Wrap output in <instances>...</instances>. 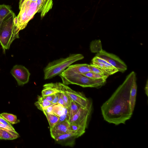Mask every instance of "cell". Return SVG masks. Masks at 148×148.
Returning a JSON list of instances; mask_svg holds the SVG:
<instances>
[{
    "mask_svg": "<svg viewBox=\"0 0 148 148\" xmlns=\"http://www.w3.org/2000/svg\"><path fill=\"white\" fill-rule=\"evenodd\" d=\"M135 73L132 71L126 77L109 98L101 107V113L104 120L110 123L118 125L125 124L132 117L130 97L131 89Z\"/></svg>",
    "mask_w": 148,
    "mask_h": 148,
    "instance_id": "6da1fadb",
    "label": "cell"
},
{
    "mask_svg": "<svg viewBox=\"0 0 148 148\" xmlns=\"http://www.w3.org/2000/svg\"><path fill=\"white\" fill-rule=\"evenodd\" d=\"M16 16L12 10L0 22V43L5 52L15 39L19 38V30L14 23Z\"/></svg>",
    "mask_w": 148,
    "mask_h": 148,
    "instance_id": "7a4b0ae2",
    "label": "cell"
},
{
    "mask_svg": "<svg viewBox=\"0 0 148 148\" xmlns=\"http://www.w3.org/2000/svg\"><path fill=\"white\" fill-rule=\"evenodd\" d=\"M81 54H71L65 58H61L49 62L44 69L45 79H51L62 73L73 63L83 59Z\"/></svg>",
    "mask_w": 148,
    "mask_h": 148,
    "instance_id": "3957f363",
    "label": "cell"
},
{
    "mask_svg": "<svg viewBox=\"0 0 148 148\" xmlns=\"http://www.w3.org/2000/svg\"><path fill=\"white\" fill-rule=\"evenodd\" d=\"M62 83L65 85H77L83 87L98 88L104 85L106 79L91 78L79 73H73L69 75H59Z\"/></svg>",
    "mask_w": 148,
    "mask_h": 148,
    "instance_id": "277c9868",
    "label": "cell"
},
{
    "mask_svg": "<svg viewBox=\"0 0 148 148\" xmlns=\"http://www.w3.org/2000/svg\"><path fill=\"white\" fill-rule=\"evenodd\" d=\"M20 11L17 16L18 28L20 31L24 29L28 22L37 12V3L33 0H25L19 8Z\"/></svg>",
    "mask_w": 148,
    "mask_h": 148,
    "instance_id": "5b68a950",
    "label": "cell"
},
{
    "mask_svg": "<svg viewBox=\"0 0 148 148\" xmlns=\"http://www.w3.org/2000/svg\"><path fill=\"white\" fill-rule=\"evenodd\" d=\"M95 56L106 61L116 68L119 71L123 73L127 69V65L119 57L113 54L108 52L103 49L97 53Z\"/></svg>",
    "mask_w": 148,
    "mask_h": 148,
    "instance_id": "8992f818",
    "label": "cell"
},
{
    "mask_svg": "<svg viewBox=\"0 0 148 148\" xmlns=\"http://www.w3.org/2000/svg\"><path fill=\"white\" fill-rule=\"evenodd\" d=\"M60 84L64 92L71 100L81 107L86 108L88 106L91 101L90 99L82 93L72 90L66 85L61 83Z\"/></svg>",
    "mask_w": 148,
    "mask_h": 148,
    "instance_id": "52a82bcc",
    "label": "cell"
},
{
    "mask_svg": "<svg viewBox=\"0 0 148 148\" xmlns=\"http://www.w3.org/2000/svg\"><path fill=\"white\" fill-rule=\"evenodd\" d=\"M92 107V102L91 101L86 108L80 107L77 113L69 121V123H75L86 128Z\"/></svg>",
    "mask_w": 148,
    "mask_h": 148,
    "instance_id": "ba28073f",
    "label": "cell"
},
{
    "mask_svg": "<svg viewBox=\"0 0 148 148\" xmlns=\"http://www.w3.org/2000/svg\"><path fill=\"white\" fill-rule=\"evenodd\" d=\"M10 73L15 78L19 86H23L29 81L30 73L24 66L16 65L11 69Z\"/></svg>",
    "mask_w": 148,
    "mask_h": 148,
    "instance_id": "9c48e42d",
    "label": "cell"
},
{
    "mask_svg": "<svg viewBox=\"0 0 148 148\" xmlns=\"http://www.w3.org/2000/svg\"><path fill=\"white\" fill-rule=\"evenodd\" d=\"M50 131L51 136L54 139L61 135L71 132L70 123L68 120L58 123L50 129Z\"/></svg>",
    "mask_w": 148,
    "mask_h": 148,
    "instance_id": "30bf717a",
    "label": "cell"
},
{
    "mask_svg": "<svg viewBox=\"0 0 148 148\" xmlns=\"http://www.w3.org/2000/svg\"><path fill=\"white\" fill-rule=\"evenodd\" d=\"M89 65V64H86L70 65L59 75H67L73 73L82 74L91 71Z\"/></svg>",
    "mask_w": 148,
    "mask_h": 148,
    "instance_id": "8fae6325",
    "label": "cell"
},
{
    "mask_svg": "<svg viewBox=\"0 0 148 148\" xmlns=\"http://www.w3.org/2000/svg\"><path fill=\"white\" fill-rule=\"evenodd\" d=\"M77 138L76 135L71 132L61 135L54 140L61 145L71 146L73 145Z\"/></svg>",
    "mask_w": 148,
    "mask_h": 148,
    "instance_id": "7c38bea8",
    "label": "cell"
},
{
    "mask_svg": "<svg viewBox=\"0 0 148 148\" xmlns=\"http://www.w3.org/2000/svg\"><path fill=\"white\" fill-rule=\"evenodd\" d=\"M37 12L40 14L42 18L52 8L53 0H37Z\"/></svg>",
    "mask_w": 148,
    "mask_h": 148,
    "instance_id": "4fadbf2b",
    "label": "cell"
},
{
    "mask_svg": "<svg viewBox=\"0 0 148 148\" xmlns=\"http://www.w3.org/2000/svg\"><path fill=\"white\" fill-rule=\"evenodd\" d=\"M61 91L59 82L46 84L43 86V89L42 91V96L55 94Z\"/></svg>",
    "mask_w": 148,
    "mask_h": 148,
    "instance_id": "5bb4252c",
    "label": "cell"
},
{
    "mask_svg": "<svg viewBox=\"0 0 148 148\" xmlns=\"http://www.w3.org/2000/svg\"><path fill=\"white\" fill-rule=\"evenodd\" d=\"M91 64L100 68L106 74L108 75H113L119 71L116 68L112 65H107L95 61H91Z\"/></svg>",
    "mask_w": 148,
    "mask_h": 148,
    "instance_id": "9a60e30c",
    "label": "cell"
},
{
    "mask_svg": "<svg viewBox=\"0 0 148 148\" xmlns=\"http://www.w3.org/2000/svg\"><path fill=\"white\" fill-rule=\"evenodd\" d=\"M19 137L18 134L16 131L0 129V140H12L16 139Z\"/></svg>",
    "mask_w": 148,
    "mask_h": 148,
    "instance_id": "2e32d148",
    "label": "cell"
},
{
    "mask_svg": "<svg viewBox=\"0 0 148 148\" xmlns=\"http://www.w3.org/2000/svg\"><path fill=\"white\" fill-rule=\"evenodd\" d=\"M137 88L136 78L133 82L130 94V104L131 110L133 112L134 111L136 103Z\"/></svg>",
    "mask_w": 148,
    "mask_h": 148,
    "instance_id": "e0dca14e",
    "label": "cell"
},
{
    "mask_svg": "<svg viewBox=\"0 0 148 148\" xmlns=\"http://www.w3.org/2000/svg\"><path fill=\"white\" fill-rule=\"evenodd\" d=\"M38 109L42 111L49 106L53 104L51 102L47 101L44 97L38 96V100L34 103Z\"/></svg>",
    "mask_w": 148,
    "mask_h": 148,
    "instance_id": "ac0fdd59",
    "label": "cell"
},
{
    "mask_svg": "<svg viewBox=\"0 0 148 148\" xmlns=\"http://www.w3.org/2000/svg\"><path fill=\"white\" fill-rule=\"evenodd\" d=\"M69 123L71 132L75 134L77 138L81 136L85 132L86 128L75 123Z\"/></svg>",
    "mask_w": 148,
    "mask_h": 148,
    "instance_id": "d6986e66",
    "label": "cell"
},
{
    "mask_svg": "<svg viewBox=\"0 0 148 148\" xmlns=\"http://www.w3.org/2000/svg\"><path fill=\"white\" fill-rule=\"evenodd\" d=\"M49 122L50 129L52 128L58 122L59 117L53 113H49L43 111Z\"/></svg>",
    "mask_w": 148,
    "mask_h": 148,
    "instance_id": "ffe728a7",
    "label": "cell"
},
{
    "mask_svg": "<svg viewBox=\"0 0 148 148\" xmlns=\"http://www.w3.org/2000/svg\"><path fill=\"white\" fill-rule=\"evenodd\" d=\"M80 107L75 102L71 99L70 107L67 109L68 121L77 113Z\"/></svg>",
    "mask_w": 148,
    "mask_h": 148,
    "instance_id": "44dd1931",
    "label": "cell"
},
{
    "mask_svg": "<svg viewBox=\"0 0 148 148\" xmlns=\"http://www.w3.org/2000/svg\"><path fill=\"white\" fill-rule=\"evenodd\" d=\"M0 115L6 121L12 124H16L20 122L19 120L17 119V116L12 114L3 113L0 114Z\"/></svg>",
    "mask_w": 148,
    "mask_h": 148,
    "instance_id": "7402d4cb",
    "label": "cell"
},
{
    "mask_svg": "<svg viewBox=\"0 0 148 148\" xmlns=\"http://www.w3.org/2000/svg\"><path fill=\"white\" fill-rule=\"evenodd\" d=\"M90 49L92 53H98L102 49V44L99 40L92 41L90 44Z\"/></svg>",
    "mask_w": 148,
    "mask_h": 148,
    "instance_id": "603a6c76",
    "label": "cell"
},
{
    "mask_svg": "<svg viewBox=\"0 0 148 148\" xmlns=\"http://www.w3.org/2000/svg\"><path fill=\"white\" fill-rule=\"evenodd\" d=\"M11 7L8 5H0V22L12 11Z\"/></svg>",
    "mask_w": 148,
    "mask_h": 148,
    "instance_id": "cb8c5ba5",
    "label": "cell"
},
{
    "mask_svg": "<svg viewBox=\"0 0 148 148\" xmlns=\"http://www.w3.org/2000/svg\"><path fill=\"white\" fill-rule=\"evenodd\" d=\"M66 108L60 104H54L53 107V113L59 117L64 113Z\"/></svg>",
    "mask_w": 148,
    "mask_h": 148,
    "instance_id": "d4e9b609",
    "label": "cell"
},
{
    "mask_svg": "<svg viewBox=\"0 0 148 148\" xmlns=\"http://www.w3.org/2000/svg\"><path fill=\"white\" fill-rule=\"evenodd\" d=\"M82 74L88 77L95 79H106L109 76L108 75L96 73L92 71L88 72Z\"/></svg>",
    "mask_w": 148,
    "mask_h": 148,
    "instance_id": "484cf974",
    "label": "cell"
},
{
    "mask_svg": "<svg viewBox=\"0 0 148 148\" xmlns=\"http://www.w3.org/2000/svg\"><path fill=\"white\" fill-rule=\"evenodd\" d=\"M59 84L61 90L60 92L61 93L62 97L66 106V108L67 109H68L70 107V105L71 99L66 95L63 90L61 85L60 82H59Z\"/></svg>",
    "mask_w": 148,
    "mask_h": 148,
    "instance_id": "4316f807",
    "label": "cell"
},
{
    "mask_svg": "<svg viewBox=\"0 0 148 148\" xmlns=\"http://www.w3.org/2000/svg\"><path fill=\"white\" fill-rule=\"evenodd\" d=\"M89 67L91 71L97 74L107 75L100 68L91 64H90L89 65Z\"/></svg>",
    "mask_w": 148,
    "mask_h": 148,
    "instance_id": "83f0119b",
    "label": "cell"
},
{
    "mask_svg": "<svg viewBox=\"0 0 148 148\" xmlns=\"http://www.w3.org/2000/svg\"><path fill=\"white\" fill-rule=\"evenodd\" d=\"M0 122L1 123L5 125L10 128L11 129L14 131H15L14 128L11 125V124L6 121L0 115Z\"/></svg>",
    "mask_w": 148,
    "mask_h": 148,
    "instance_id": "f1b7e54d",
    "label": "cell"
},
{
    "mask_svg": "<svg viewBox=\"0 0 148 148\" xmlns=\"http://www.w3.org/2000/svg\"><path fill=\"white\" fill-rule=\"evenodd\" d=\"M59 98L57 103L62 105L64 107L66 108V106L64 102V101L62 97L60 92H58Z\"/></svg>",
    "mask_w": 148,
    "mask_h": 148,
    "instance_id": "f546056e",
    "label": "cell"
},
{
    "mask_svg": "<svg viewBox=\"0 0 148 148\" xmlns=\"http://www.w3.org/2000/svg\"><path fill=\"white\" fill-rule=\"evenodd\" d=\"M54 104H52L47 108L43 111H45L49 113H53V107Z\"/></svg>",
    "mask_w": 148,
    "mask_h": 148,
    "instance_id": "4dcf8cb0",
    "label": "cell"
},
{
    "mask_svg": "<svg viewBox=\"0 0 148 148\" xmlns=\"http://www.w3.org/2000/svg\"><path fill=\"white\" fill-rule=\"evenodd\" d=\"M55 94L47 95L43 97H44L48 101L51 102L55 97Z\"/></svg>",
    "mask_w": 148,
    "mask_h": 148,
    "instance_id": "1f68e13d",
    "label": "cell"
},
{
    "mask_svg": "<svg viewBox=\"0 0 148 148\" xmlns=\"http://www.w3.org/2000/svg\"><path fill=\"white\" fill-rule=\"evenodd\" d=\"M59 96L58 92L55 94V97L51 102L52 104H54L57 103L59 100Z\"/></svg>",
    "mask_w": 148,
    "mask_h": 148,
    "instance_id": "d6a6232c",
    "label": "cell"
},
{
    "mask_svg": "<svg viewBox=\"0 0 148 148\" xmlns=\"http://www.w3.org/2000/svg\"><path fill=\"white\" fill-rule=\"evenodd\" d=\"M148 80H147L146 83L145 88V90L146 95L148 96Z\"/></svg>",
    "mask_w": 148,
    "mask_h": 148,
    "instance_id": "836d02e7",
    "label": "cell"
},
{
    "mask_svg": "<svg viewBox=\"0 0 148 148\" xmlns=\"http://www.w3.org/2000/svg\"><path fill=\"white\" fill-rule=\"evenodd\" d=\"M0 127L2 128H5V129L12 130L9 127H8L6 125H5L1 123V122H0Z\"/></svg>",
    "mask_w": 148,
    "mask_h": 148,
    "instance_id": "e575fe53",
    "label": "cell"
},
{
    "mask_svg": "<svg viewBox=\"0 0 148 148\" xmlns=\"http://www.w3.org/2000/svg\"><path fill=\"white\" fill-rule=\"evenodd\" d=\"M25 0H20L19 3V8L21 7L22 4L24 1Z\"/></svg>",
    "mask_w": 148,
    "mask_h": 148,
    "instance_id": "d590c367",
    "label": "cell"
}]
</instances>
